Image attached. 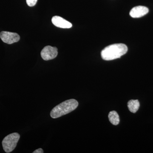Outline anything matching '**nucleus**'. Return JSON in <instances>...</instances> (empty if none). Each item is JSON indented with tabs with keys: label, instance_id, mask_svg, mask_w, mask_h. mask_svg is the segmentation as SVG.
Returning a JSON list of instances; mask_svg holds the SVG:
<instances>
[{
	"label": "nucleus",
	"instance_id": "f257e3e1",
	"mask_svg": "<svg viewBox=\"0 0 153 153\" xmlns=\"http://www.w3.org/2000/svg\"><path fill=\"white\" fill-rule=\"evenodd\" d=\"M128 51L127 47L124 44H112L105 47L102 51V58L105 60H111L120 58Z\"/></svg>",
	"mask_w": 153,
	"mask_h": 153
},
{
	"label": "nucleus",
	"instance_id": "f03ea898",
	"mask_svg": "<svg viewBox=\"0 0 153 153\" xmlns=\"http://www.w3.org/2000/svg\"><path fill=\"white\" fill-rule=\"evenodd\" d=\"M78 105V102L75 100L70 99L66 100L52 109L50 112V116L54 119L60 117L74 110Z\"/></svg>",
	"mask_w": 153,
	"mask_h": 153
},
{
	"label": "nucleus",
	"instance_id": "7ed1b4c3",
	"mask_svg": "<svg viewBox=\"0 0 153 153\" xmlns=\"http://www.w3.org/2000/svg\"><path fill=\"white\" fill-rule=\"evenodd\" d=\"M20 138V134L18 133H13L6 136L2 143L4 151L6 153L13 152L16 147Z\"/></svg>",
	"mask_w": 153,
	"mask_h": 153
},
{
	"label": "nucleus",
	"instance_id": "20e7f679",
	"mask_svg": "<svg viewBox=\"0 0 153 153\" xmlns=\"http://www.w3.org/2000/svg\"><path fill=\"white\" fill-rule=\"evenodd\" d=\"M0 38L4 43L11 44L18 42L20 36L17 33L3 31L0 33Z\"/></svg>",
	"mask_w": 153,
	"mask_h": 153
},
{
	"label": "nucleus",
	"instance_id": "39448f33",
	"mask_svg": "<svg viewBox=\"0 0 153 153\" xmlns=\"http://www.w3.org/2000/svg\"><path fill=\"white\" fill-rule=\"evenodd\" d=\"M57 48L50 46L44 47L41 52V57L45 60H52L57 57Z\"/></svg>",
	"mask_w": 153,
	"mask_h": 153
},
{
	"label": "nucleus",
	"instance_id": "423d86ee",
	"mask_svg": "<svg viewBox=\"0 0 153 153\" xmlns=\"http://www.w3.org/2000/svg\"><path fill=\"white\" fill-rule=\"evenodd\" d=\"M149 12V9L146 7L139 6L133 8L129 14L132 18H139L146 15Z\"/></svg>",
	"mask_w": 153,
	"mask_h": 153
},
{
	"label": "nucleus",
	"instance_id": "0eeeda50",
	"mask_svg": "<svg viewBox=\"0 0 153 153\" xmlns=\"http://www.w3.org/2000/svg\"><path fill=\"white\" fill-rule=\"evenodd\" d=\"M52 24L57 27L63 29H69L72 27L71 23L61 17L55 16L52 18Z\"/></svg>",
	"mask_w": 153,
	"mask_h": 153
},
{
	"label": "nucleus",
	"instance_id": "6e6552de",
	"mask_svg": "<svg viewBox=\"0 0 153 153\" xmlns=\"http://www.w3.org/2000/svg\"><path fill=\"white\" fill-rule=\"evenodd\" d=\"M127 105L130 111L133 113H135L137 111L140 106L139 102L137 100H129L128 102Z\"/></svg>",
	"mask_w": 153,
	"mask_h": 153
},
{
	"label": "nucleus",
	"instance_id": "1a4fd4ad",
	"mask_svg": "<svg viewBox=\"0 0 153 153\" xmlns=\"http://www.w3.org/2000/svg\"><path fill=\"white\" fill-rule=\"evenodd\" d=\"M110 122L114 125H117L120 123V118L117 113L114 111L110 112L108 114Z\"/></svg>",
	"mask_w": 153,
	"mask_h": 153
},
{
	"label": "nucleus",
	"instance_id": "9d476101",
	"mask_svg": "<svg viewBox=\"0 0 153 153\" xmlns=\"http://www.w3.org/2000/svg\"><path fill=\"white\" fill-rule=\"evenodd\" d=\"M38 0H26L27 4L30 7H33L36 4Z\"/></svg>",
	"mask_w": 153,
	"mask_h": 153
},
{
	"label": "nucleus",
	"instance_id": "9b49d317",
	"mask_svg": "<svg viewBox=\"0 0 153 153\" xmlns=\"http://www.w3.org/2000/svg\"><path fill=\"white\" fill-rule=\"evenodd\" d=\"M44 151L41 148H40V149H38L34 151V152H33V153H44Z\"/></svg>",
	"mask_w": 153,
	"mask_h": 153
}]
</instances>
